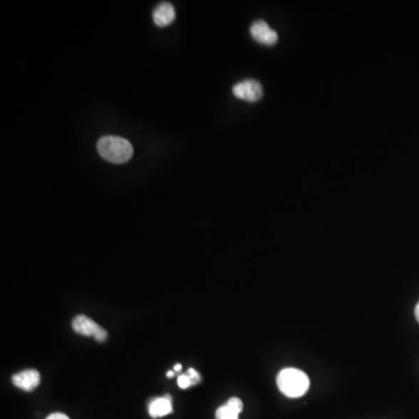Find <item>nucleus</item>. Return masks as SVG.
I'll return each mask as SVG.
<instances>
[{"instance_id":"1","label":"nucleus","mask_w":419,"mask_h":419,"mask_svg":"<svg viewBox=\"0 0 419 419\" xmlns=\"http://www.w3.org/2000/svg\"><path fill=\"white\" fill-rule=\"evenodd\" d=\"M97 149L101 158L111 163H126L133 156L131 142L120 136H101L98 140Z\"/></svg>"},{"instance_id":"2","label":"nucleus","mask_w":419,"mask_h":419,"mask_svg":"<svg viewBox=\"0 0 419 419\" xmlns=\"http://www.w3.org/2000/svg\"><path fill=\"white\" fill-rule=\"evenodd\" d=\"M278 385L287 398H298L309 390V376L297 368H284L278 376Z\"/></svg>"},{"instance_id":"3","label":"nucleus","mask_w":419,"mask_h":419,"mask_svg":"<svg viewBox=\"0 0 419 419\" xmlns=\"http://www.w3.org/2000/svg\"><path fill=\"white\" fill-rule=\"evenodd\" d=\"M73 328L76 333L86 335V337H94L96 340L101 343L108 339V332L84 315H79L74 318Z\"/></svg>"},{"instance_id":"4","label":"nucleus","mask_w":419,"mask_h":419,"mask_svg":"<svg viewBox=\"0 0 419 419\" xmlns=\"http://www.w3.org/2000/svg\"><path fill=\"white\" fill-rule=\"evenodd\" d=\"M233 95L243 101H256L263 95L262 86L256 79H245L233 86Z\"/></svg>"},{"instance_id":"5","label":"nucleus","mask_w":419,"mask_h":419,"mask_svg":"<svg viewBox=\"0 0 419 419\" xmlns=\"http://www.w3.org/2000/svg\"><path fill=\"white\" fill-rule=\"evenodd\" d=\"M251 35L258 44L266 46H273L278 40V33L271 29V26L263 20H258L251 26Z\"/></svg>"},{"instance_id":"6","label":"nucleus","mask_w":419,"mask_h":419,"mask_svg":"<svg viewBox=\"0 0 419 419\" xmlns=\"http://www.w3.org/2000/svg\"><path fill=\"white\" fill-rule=\"evenodd\" d=\"M40 374L35 369H27L13 376V385L22 390L32 391L40 385Z\"/></svg>"},{"instance_id":"7","label":"nucleus","mask_w":419,"mask_h":419,"mask_svg":"<svg viewBox=\"0 0 419 419\" xmlns=\"http://www.w3.org/2000/svg\"><path fill=\"white\" fill-rule=\"evenodd\" d=\"M243 404L238 398H232L226 403L218 408L216 411L217 419H239V415L243 411Z\"/></svg>"},{"instance_id":"8","label":"nucleus","mask_w":419,"mask_h":419,"mask_svg":"<svg viewBox=\"0 0 419 419\" xmlns=\"http://www.w3.org/2000/svg\"><path fill=\"white\" fill-rule=\"evenodd\" d=\"M175 16V9L171 3H161L153 12V20L158 27H164L171 25Z\"/></svg>"},{"instance_id":"9","label":"nucleus","mask_w":419,"mask_h":419,"mask_svg":"<svg viewBox=\"0 0 419 419\" xmlns=\"http://www.w3.org/2000/svg\"><path fill=\"white\" fill-rule=\"evenodd\" d=\"M149 415L153 418H160V417L167 416L169 413H173V404L169 396L166 398H155L151 400L148 408Z\"/></svg>"},{"instance_id":"10","label":"nucleus","mask_w":419,"mask_h":419,"mask_svg":"<svg viewBox=\"0 0 419 419\" xmlns=\"http://www.w3.org/2000/svg\"><path fill=\"white\" fill-rule=\"evenodd\" d=\"M177 383H178V385H180V388H182V389H186V388H189L190 385H193V381H191L189 374L181 375L180 378H178Z\"/></svg>"},{"instance_id":"11","label":"nucleus","mask_w":419,"mask_h":419,"mask_svg":"<svg viewBox=\"0 0 419 419\" xmlns=\"http://www.w3.org/2000/svg\"><path fill=\"white\" fill-rule=\"evenodd\" d=\"M188 374H189L190 378H191V381H193V385L201 381V376H199L198 373L196 372L195 369L190 368L189 370H188Z\"/></svg>"},{"instance_id":"12","label":"nucleus","mask_w":419,"mask_h":419,"mask_svg":"<svg viewBox=\"0 0 419 419\" xmlns=\"http://www.w3.org/2000/svg\"><path fill=\"white\" fill-rule=\"evenodd\" d=\"M47 419H70L69 417L64 415V413H51L49 416L47 417Z\"/></svg>"},{"instance_id":"13","label":"nucleus","mask_w":419,"mask_h":419,"mask_svg":"<svg viewBox=\"0 0 419 419\" xmlns=\"http://www.w3.org/2000/svg\"><path fill=\"white\" fill-rule=\"evenodd\" d=\"M415 315H416V319L419 323V302L417 303L416 308H415Z\"/></svg>"},{"instance_id":"14","label":"nucleus","mask_w":419,"mask_h":419,"mask_svg":"<svg viewBox=\"0 0 419 419\" xmlns=\"http://www.w3.org/2000/svg\"><path fill=\"white\" fill-rule=\"evenodd\" d=\"M173 369H175L176 372H181V369H182V365H176Z\"/></svg>"},{"instance_id":"15","label":"nucleus","mask_w":419,"mask_h":419,"mask_svg":"<svg viewBox=\"0 0 419 419\" xmlns=\"http://www.w3.org/2000/svg\"><path fill=\"white\" fill-rule=\"evenodd\" d=\"M173 375H175V373H173V370H169V372L167 373L168 378H173Z\"/></svg>"}]
</instances>
